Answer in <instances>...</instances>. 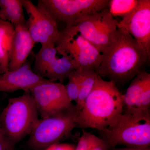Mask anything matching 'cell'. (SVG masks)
I'll return each instance as SVG.
<instances>
[{"label":"cell","instance_id":"cell-1","mask_svg":"<svg viewBox=\"0 0 150 150\" xmlns=\"http://www.w3.org/2000/svg\"><path fill=\"white\" fill-rule=\"evenodd\" d=\"M115 40L103 53L98 75L116 84L132 80L150 57L126 30L118 27Z\"/></svg>","mask_w":150,"mask_h":150},{"label":"cell","instance_id":"cell-2","mask_svg":"<svg viewBox=\"0 0 150 150\" xmlns=\"http://www.w3.org/2000/svg\"><path fill=\"white\" fill-rule=\"evenodd\" d=\"M123 94L113 82L98 76L92 90L79 111L76 127L102 131L123 112Z\"/></svg>","mask_w":150,"mask_h":150},{"label":"cell","instance_id":"cell-3","mask_svg":"<svg viewBox=\"0 0 150 150\" xmlns=\"http://www.w3.org/2000/svg\"><path fill=\"white\" fill-rule=\"evenodd\" d=\"M108 149L118 145L150 147V110H125L112 123L99 131Z\"/></svg>","mask_w":150,"mask_h":150},{"label":"cell","instance_id":"cell-4","mask_svg":"<svg viewBox=\"0 0 150 150\" xmlns=\"http://www.w3.org/2000/svg\"><path fill=\"white\" fill-rule=\"evenodd\" d=\"M35 101L30 92L9 98L0 114V123L14 146L29 136L39 118Z\"/></svg>","mask_w":150,"mask_h":150},{"label":"cell","instance_id":"cell-5","mask_svg":"<svg viewBox=\"0 0 150 150\" xmlns=\"http://www.w3.org/2000/svg\"><path fill=\"white\" fill-rule=\"evenodd\" d=\"M79 111L76 105L69 110L45 118H39L27 141L33 150H45L68 136L76 127Z\"/></svg>","mask_w":150,"mask_h":150},{"label":"cell","instance_id":"cell-6","mask_svg":"<svg viewBox=\"0 0 150 150\" xmlns=\"http://www.w3.org/2000/svg\"><path fill=\"white\" fill-rule=\"evenodd\" d=\"M118 22L108 8L80 19L72 26H67L78 33L101 53L115 40Z\"/></svg>","mask_w":150,"mask_h":150},{"label":"cell","instance_id":"cell-7","mask_svg":"<svg viewBox=\"0 0 150 150\" xmlns=\"http://www.w3.org/2000/svg\"><path fill=\"white\" fill-rule=\"evenodd\" d=\"M109 0H38L43 8L57 23L72 26L80 19L108 8Z\"/></svg>","mask_w":150,"mask_h":150},{"label":"cell","instance_id":"cell-8","mask_svg":"<svg viewBox=\"0 0 150 150\" xmlns=\"http://www.w3.org/2000/svg\"><path fill=\"white\" fill-rule=\"evenodd\" d=\"M58 53L69 56L77 69H92L99 67L102 54L94 46L78 33L66 27L61 31L59 41L56 44Z\"/></svg>","mask_w":150,"mask_h":150},{"label":"cell","instance_id":"cell-9","mask_svg":"<svg viewBox=\"0 0 150 150\" xmlns=\"http://www.w3.org/2000/svg\"><path fill=\"white\" fill-rule=\"evenodd\" d=\"M38 115L45 118L57 115L74 106L67 95L65 85L47 80L30 89Z\"/></svg>","mask_w":150,"mask_h":150},{"label":"cell","instance_id":"cell-10","mask_svg":"<svg viewBox=\"0 0 150 150\" xmlns=\"http://www.w3.org/2000/svg\"><path fill=\"white\" fill-rule=\"evenodd\" d=\"M58 54L55 44L41 46L35 57L33 71L40 77L64 82L77 68L69 56L59 57Z\"/></svg>","mask_w":150,"mask_h":150},{"label":"cell","instance_id":"cell-11","mask_svg":"<svg viewBox=\"0 0 150 150\" xmlns=\"http://www.w3.org/2000/svg\"><path fill=\"white\" fill-rule=\"evenodd\" d=\"M22 2L28 16L26 27L34 43H40L41 46L56 45L61 35L57 23L43 8L31 1Z\"/></svg>","mask_w":150,"mask_h":150},{"label":"cell","instance_id":"cell-12","mask_svg":"<svg viewBox=\"0 0 150 150\" xmlns=\"http://www.w3.org/2000/svg\"><path fill=\"white\" fill-rule=\"evenodd\" d=\"M118 27L126 30L150 57V0H139L134 10L118 22Z\"/></svg>","mask_w":150,"mask_h":150},{"label":"cell","instance_id":"cell-13","mask_svg":"<svg viewBox=\"0 0 150 150\" xmlns=\"http://www.w3.org/2000/svg\"><path fill=\"white\" fill-rule=\"evenodd\" d=\"M33 71L29 62L26 61L20 68L8 71L0 75V92L12 93L18 90L29 92L38 84L47 80Z\"/></svg>","mask_w":150,"mask_h":150},{"label":"cell","instance_id":"cell-14","mask_svg":"<svg viewBox=\"0 0 150 150\" xmlns=\"http://www.w3.org/2000/svg\"><path fill=\"white\" fill-rule=\"evenodd\" d=\"M14 27L8 71L17 69L24 64L35 44L28 30L26 23Z\"/></svg>","mask_w":150,"mask_h":150},{"label":"cell","instance_id":"cell-15","mask_svg":"<svg viewBox=\"0 0 150 150\" xmlns=\"http://www.w3.org/2000/svg\"><path fill=\"white\" fill-rule=\"evenodd\" d=\"M14 32L13 25L0 19V65L3 73L8 71Z\"/></svg>","mask_w":150,"mask_h":150},{"label":"cell","instance_id":"cell-16","mask_svg":"<svg viewBox=\"0 0 150 150\" xmlns=\"http://www.w3.org/2000/svg\"><path fill=\"white\" fill-rule=\"evenodd\" d=\"M150 84V74L142 71L131 80L126 93L123 94L125 110L135 108V105L142 92Z\"/></svg>","mask_w":150,"mask_h":150},{"label":"cell","instance_id":"cell-17","mask_svg":"<svg viewBox=\"0 0 150 150\" xmlns=\"http://www.w3.org/2000/svg\"><path fill=\"white\" fill-rule=\"evenodd\" d=\"M0 19L14 26L25 24L26 20L22 0H0Z\"/></svg>","mask_w":150,"mask_h":150},{"label":"cell","instance_id":"cell-18","mask_svg":"<svg viewBox=\"0 0 150 150\" xmlns=\"http://www.w3.org/2000/svg\"><path fill=\"white\" fill-rule=\"evenodd\" d=\"M79 79V92L76 107L79 111L83 107L87 98L91 93L96 82L98 75L92 69H77Z\"/></svg>","mask_w":150,"mask_h":150},{"label":"cell","instance_id":"cell-19","mask_svg":"<svg viewBox=\"0 0 150 150\" xmlns=\"http://www.w3.org/2000/svg\"><path fill=\"white\" fill-rule=\"evenodd\" d=\"M139 0H109L108 8L113 18H122L131 13L138 5Z\"/></svg>","mask_w":150,"mask_h":150},{"label":"cell","instance_id":"cell-20","mask_svg":"<svg viewBox=\"0 0 150 150\" xmlns=\"http://www.w3.org/2000/svg\"><path fill=\"white\" fill-rule=\"evenodd\" d=\"M68 82L66 85V91L70 100L76 102L79 92V71L76 70L71 73L68 78Z\"/></svg>","mask_w":150,"mask_h":150},{"label":"cell","instance_id":"cell-21","mask_svg":"<svg viewBox=\"0 0 150 150\" xmlns=\"http://www.w3.org/2000/svg\"><path fill=\"white\" fill-rule=\"evenodd\" d=\"M150 84L148 85L140 96L135 105V108L147 111L150 110Z\"/></svg>","mask_w":150,"mask_h":150},{"label":"cell","instance_id":"cell-22","mask_svg":"<svg viewBox=\"0 0 150 150\" xmlns=\"http://www.w3.org/2000/svg\"><path fill=\"white\" fill-rule=\"evenodd\" d=\"M82 134L79 139L75 150H90L94 135L83 130Z\"/></svg>","mask_w":150,"mask_h":150},{"label":"cell","instance_id":"cell-23","mask_svg":"<svg viewBox=\"0 0 150 150\" xmlns=\"http://www.w3.org/2000/svg\"><path fill=\"white\" fill-rule=\"evenodd\" d=\"M14 148L6 136L0 123V150H14Z\"/></svg>","mask_w":150,"mask_h":150},{"label":"cell","instance_id":"cell-24","mask_svg":"<svg viewBox=\"0 0 150 150\" xmlns=\"http://www.w3.org/2000/svg\"><path fill=\"white\" fill-rule=\"evenodd\" d=\"M108 148L104 140L96 136H94L93 142L90 150H108Z\"/></svg>","mask_w":150,"mask_h":150},{"label":"cell","instance_id":"cell-25","mask_svg":"<svg viewBox=\"0 0 150 150\" xmlns=\"http://www.w3.org/2000/svg\"><path fill=\"white\" fill-rule=\"evenodd\" d=\"M75 149L74 146L69 144L56 143L49 146L45 150H75Z\"/></svg>","mask_w":150,"mask_h":150},{"label":"cell","instance_id":"cell-26","mask_svg":"<svg viewBox=\"0 0 150 150\" xmlns=\"http://www.w3.org/2000/svg\"><path fill=\"white\" fill-rule=\"evenodd\" d=\"M132 150H150V147H132Z\"/></svg>","mask_w":150,"mask_h":150},{"label":"cell","instance_id":"cell-27","mask_svg":"<svg viewBox=\"0 0 150 150\" xmlns=\"http://www.w3.org/2000/svg\"><path fill=\"white\" fill-rule=\"evenodd\" d=\"M112 150H132V147H126L115 149Z\"/></svg>","mask_w":150,"mask_h":150},{"label":"cell","instance_id":"cell-28","mask_svg":"<svg viewBox=\"0 0 150 150\" xmlns=\"http://www.w3.org/2000/svg\"><path fill=\"white\" fill-rule=\"evenodd\" d=\"M3 74L2 70L1 67V65H0V75Z\"/></svg>","mask_w":150,"mask_h":150}]
</instances>
